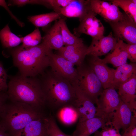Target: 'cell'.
I'll return each instance as SVG.
<instances>
[{
  "instance_id": "1",
  "label": "cell",
  "mask_w": 136,
  "mask_h": 136,
  "mask_svg": "<svg viewBox=\"0 0 136 136\" xmlns=\"http://www.w3.org/2000/svg\"><path fill=\"white\" fill-rule=\"evenodd\" d=\"M14 65L18 69L20 75L35 77L42 74L49 66L52 50L43 41L37 46L25 49L21 46L10 50Z\"/></svg>"
},
{
  "instance_id": "2",
  "label": "cell",
  "mask_w": 136,
  "mask_h": 136,
  "mask_svg": "<svg viewBox=\"0 0 136 136\" xmlns=\"http://www.w3.org/2000/svg\"><path fill=\"white\" fill-rule=\"evenodd\" d=\"M42 75L40 80L47 106L53 111H57L64 107L73 106L76 95L73 84L51 70Z\"/></svg>"
},
{
  "instance_id": "3",
  "label": "cell",
  "mask_w": 136,
  "mask_h": 136,
  "mask_svg": "<svg viewBox=\"0 0 136 136\" xmlns=\"http://www.w3.org/2000/svg\"><path fill=\"white\" fill-rule=\"evenodd\" d=\"M7 94L11 101L28 104L40 111L46 106L40 80L20 75L10 78Z\"/></svg>"
},
{
  "instance_id": "4",
  "label": "cell",
  "mask_w": 136,
  "mask_h": 136,
  "mask_svg": "<svg viewBox=\"0 0 136 136\" xmlns=\"http://www.w3.org/2000/svg\"><path fill=\"white\" fill-rule=\"evenodd\" d=\"M45 116L43 111L28 104L11 101L2 109L0 125L10 136H15L30 122Z\"/></svg>"
},
{
  "instance_id": "5",
  "label": "cell",
  "mask_w": 136,
  "mask_h": 136,
  "mask_svg": "<svg viewBox=\"0 0 136 136\" xmlns=\"http://www.w3.org/2000/svg\"><path fill=\"white\" fill-rule=\"evenodd\" d=\"M77 69L74 86L96 104L104 90L101 82L89 65L83 63Z\"/></svg>"
},
{
  "instance_id": "6",
  "label": "cell",
  "mask_w": 136,
  "mask_h": 136,
  "mask_svg": "<svg viewBox=\"0 0 136 136\" xmlns=\"http://www.w3.org/2000/svg\"><path fill=\"white\" fill-rule=\"evenodd\" d=\"M120 101L114 88L111 87L104 89L96 104V116L105 117L111 121L113 113Z\"/></svg>"
},
{
  "instance_id": "7",
  "label": "cell",
  "mask_w": 136,
  "mask_h": 136,
  "mask_svg": "<svg viewBox=\"0 0 136 136\" xmlns=\"http://www.w3.org/2000/svg\"><path fill=\"white\" fill-rule=\"evenodd\" d=\"M113 32L114 36L118 40L127 43L136 44V23L124 12L120 19L108 23Z\"/></svg>"
},
{
  "instance_id": "8",
  "label": "cell",
  "mask_w": 136,
  "mask_h": 136,
  "mask_svg": "<svg viewBox=\"0 0 136 136\" xmlns=\"http://www.w3.org/2000/svg\"><path fill=\"white\" fill-rule=\"evenodd\" d=\"M136 102L125 103L121 100L114 112L111 120V124L118 132L121 129L124 130L129 126L133 119L136 117Z\"/></svg>"
},
{
  "instance_id": "9",
  "label": "cell",
  "mask_w": 136,
  "mask_h": 136,
  "mask_svg": "<svg viewBox=\"0 0 136 136\" xmlns=\"http://www.w3.org/2000/svg\"><path fill=\"white\" fill-rule=\"evenodd\" d=\"M97 15L90 10L79 20L80 24L74 30L76 36L79 37L82 33L89 35L93 38L104 36V27L100 21L96 17Z\"/></svg>"
},
{
  "instance_id": "10",
  "label": "cell",
  "mask_w": 136,
  "mask_h": 136,
  "mask_svg": "<svg viewBox=\"0 0 136 136\" xmlns=\"http://www.w3.org/2000/svg\"><path fill=\"white\" fill-rule=\"evenodd\" d=\"M74 65L64 58L57 54L51 53L49 66L51 70L59 76L69 81L73 84L77 73Z\"/></svg>"
},
{
  "instance_id": "11",
  "label": "cell",
  "mask_w": 136,
  "mask_h": 136,
  "mask_svg": "<svg viewBox=\"0 0 136 136\" xmlns=\"http://www.w3.org/2000/svg\"><path fill=\"white\" fill-rule=\"evenodd\" d=\"M90 7L108 23L117 21L123 15L118 7L109 1L90 0Z\"/></svg>"
},
{
  "instance_id": "12",
  "label": "cell",
  "mask_w": 136,
  "mask_h": 136,
  "mask_svg": "<svg viewBox=\"0 0 136 136\" xmlns=\"http://www.w3.org/2000/svg\"><path fill=\"white\" fill-rule=\"evenodd\" d=\"M118 41L112 32L106 36L92 38L91 44L86 50V55L99 57L107 54L113 50Z\"/></svg>"
},
{
  "instance_id": "13",
  "label": "cell",
  "mask_w": 136,
  "mask_h": 136,
  "mask_svg": "<svg viewBox=\"0 0 136 136\" xmlns=\"http://www.w3.org/2000/svg\"><path fill=\"white\" fill-rule=\"evenodd\" d=\"M75 87L76 98L73 106L78 114V122L95 117L96 109L95 104L77 88Z\"/></svg>"
},
{
  "instance_id": "14",
  "label": "cell",
  "mask_w": 136,
  "mask_h": 136,
  "mask_svg": "<svg viewBox=\"0 0 136 136\" xmlns=\"http://www.w3.org/2000/svg\"><path fill=\"white\" fill-rule=\"evenodd\" d=\"M88 61V65L99 80L104 89L111 87L115 69L108 67L98 57L91 56Z\"/></svg>"
},
{
  "instance_id": "15",
  "label": "cell",
  "mask_w": 136,
  "mask_h": 136,
  "mask_svg": "<svg viewBox=\"0 0 136 136\" xmlns=\"http://www.w3.org/2000/svg\"><path fill=\"white\" fill-rule=\"evenodd\" d=\"M111 124V121L106 118L95 116L82 122H78L73 136H89L99 129Z\"/></svg>"
},
{
  "instance_id": "16",
  "label": "cell",
  "mask_w": 136,
  "mask_h": 136,
  "mask_svg": "<svg viewBox=\"0 0 136 136\" xmlns=\"http://www.w3.org/2000/svg\"><path fill=\"white\" fill-rule=\"evenodd\" d=\"M87 48L83 41L74 45L64 46L58 50L57 54L78 66L83 63Z\"/></svg>"
},
{
  "instance_id": "17",
  "label": "cell",
  "mask_w": 136,
  "mask_h": 136,
  "mask_svg": "<svg viewBox=\"0 0 136 136\" xmlns=\"http://www.w3.org/2000/svg\"><path fill=\"white\" fill-rule=\"evenodd\" d=\"M90 10V0H73L66 7L60 8L58 13L66 17L79 18V20Z\"/></svg>"
},
{
  "instance_id": "18",
  "label": "cell",
  "mask_w": 136,
  "mask_h": 136,
  "mask_svg": "<svg viewBox=\"0 0 136 136\" xmlns=\"http://www.w3.org/2000/svg\"><path fill=\"white\" fill-rule=\"evenodd\" d=\"M15 136H48V116L32 121Z\"/></svg>"
},
{
  "instance_id": "19",
  "label": "cell",
  "mask_w": 136,
  "mask_h": 136,
  "mask_svg": "<svg viewBox=\"0 0 136 136\" xmlns=\"http://www.w3.org/2000/svg\"><path fill=\"white\" fill-rule=\"evenodd\" d=\"M124 42L119 40L113 50L102 61L106 64H110L117 68L127 63L128 54L124 46Z\"/></svg>"
},
{
  "instance_id": "20",
  "label": "cell",
  "mask_w": 136,
  "mask_h": 136,
  "mask_svg": "<svg viewBox=\"0 0 136 136\" xmlns=\"http://www.w3.org/2000/svg\"><path fill=\"white\" fill-rule=\"evenodd\" d=\"M43 41L51 50L58 51L64 46L60 27L58 21L47 31Z\"/></svg>"
},
{
  "instance_id": "21",
  "label": "cell",
  "mask_w": 136,
  "mask_h": 136,
  "mask_svg": "<svg viewBox=\"0 0 136 136\" xmlns=\"http://www.w3.org/2000/svg\"><path fill=\"white\" fill-rule=\"evenodd\" d=\"M136 73L135 63H126L115 69L111 87L117 89L121 85Z\"/></svg>"
},
{
  "instance_id": "22",
  "label": "cell",
  "mask_w": 136,
  "mask_h": 136,
  "mask_svg": "<svg viewBox=\"0 0 136 136\" xmlns=\"http://www.w3.org/2000/svg\"><path fill=\"white\" fill-rule=\"evenodd\" d=\"M117 89L118 93L122 101L127 103L136 102V73L126 81L120 85Z\"/></svg>"
},
{
  "instance_id": "23",
  "label": "cell",
  "mask_w": 136,
  "mask_h": 136,
  "mask_svg": "<svg viewBox=\"0 0 136 136\" xmlns=\"http://www.w3.org/2000/svg\"><path fill=\"white\" fill-rule=\"evenodd\" d=\"M59 13L51 12L42 14L30 16L28 17V21L37 27H44L52 22L61 18Z\"/></svg>"
},
{
  "instance_id": "24",
  "label": "cell",
  "mask_w": 136,
  "mask_h": 136,
  "mask_svg": "<svg viewBox=\"0 0 136 136\" xmlns=\"http://www.w3.org/2000/svg\"><path fill=\"white\" fill-rule=\"evenodd\" d=\"M20 37L12 33L8 24L0 31V40L4 47L8 48L18 46L22 42Z\"/></svg>"
},
{
  "instance_id": "25",
  "label": "cell",
  "mask_w": 136,
  "mask_h": 136,
  "mask_svg": "<svg viewBox=\"0 0 136 136\" xmlns=\"http://www.w3.org/2000/svg\"><path fill=\"white\" fill-rule=\"evenodd\" d=\"M57 116L59 120L66 125H71L78 120V113L72 106L64 107L57 111Z\"/></svg>"
},
{
  "instance_id": "26",
  "label": "cell",
  "mask_w": 136,
  "mask_h": 136,
  "mask_svg": "<svg viewBox=\"0 0 136 136\" xmlns=\"http://www.w3.org/2000/svg\"><path fill=\"white\" fill-rule=\"evenodd\" d=\"M58 21L60 28L64 46L74 45L83 41L82 39L71 32L64 19L61 18Z\"/></svg>"
},
{
  "instance_id": "27",
  "label": "cell",
  "mask_w": 136,
  "mask_h": 136,
  "mask_svg": "<svg viewBox=\"0 0 136 136\" xmlns=\"http://www.w3.org/2000/svg\"><path fill=\"white\" fill-rule=\"evenodd\" d=\"M109 1L120 7L124 13L136 23V0H111Z\"/></svg>"
},
{
  "instance_id": "28",
  "label": "cell",
  "mask_w": 136,
  "mask_h": 136,
  "mask_svg": "<svg viewBox=\"0 0 136 136\" xmlns=\"http://www.w3.org/2000/svg\"><path fill=\"white\" fill-rule=\"evenodd\" d=\"M42 39L40 31L37 27L30 33L22 37V44L21 46L26 49L37 46L39 45Z\"/></svg>"
},
{
  "instance_id": "29",
  "label": "cell",
  "mask_w": 136,
  "mask_h": 136,
  "mask_svg": "<svg viewBox=\"0 0 136 136\" xmlns=\"http://www.w3.org/2000/svg\"><path fill=\"white\" fill-rule=\"evenodd\" d=\"M48 118V136H71L65 133L60 129L51 114Z\"/></svg>"
},
{
  "instance_id": "30",
  "label": "cell",
  "mask_w": 136,
  "mask_h": 136,
  "mask_svg": "<svg viewBox=\"0 0 136 136\" xmlns=\"http://www.w3.org/2000/svg\"><path fill=\"white\" fill-rule=\"evenodd\" d=\"M73 0H45L49 7H52L58 13L59 9L66 7L70 4Z\"/></svg>"
},
{
  "instance_id": "31",
  "label": "cell",
  "mask_w": 136,
  "mask_h": 136,
  "mask_svg": "<svg viewBox=\"0 0 136 136\" xmlns=\"http://www.w3.org/2000/svg\"><path fill=\"white\" fill-rule=\"evenodd\" d=\"M27 4H39L45 6L44 0H13L9 1V5L21 7Z\"/></svg>"
},
{
  "instance_id": "32",
  "label": "cell",
  "mask_w": 136,
  "mask_h": 136,
  "mask_svg": "<svg viewBox=\"0 0 136 136\" xmlns=\"http://www.w3.org/2000/svg\"><path fill=\"white\" fill-rule=\"evenodd\" d=\"M8 75L2 65L0 62V92H4L8 90L7 83Z\"/></svg>"
},
{
  "instance_id": "33",
  "label": "cell",
  "mask_w": 136,
  "mask_h": 136,
  "mask_svg": "<svg viewBox=\"0 0 136 136\" xmlns=\"http://www.w3.org/2000/svg\"><path fill=\"white\" fill-rule=\"evenodd\" d=\"M124 46L128 54V59L132 63L136 62V44L124 43Z\"/></svg>"
},
{
  "instance_id": "34",
  "label": "cell",
  "mask_w": 136,
  "mask_h": 136,
  "mask_svg": "<svg viewBox=\"0 0 136 136\" xmlns=\"http://www.w3.org/2000/svg\"><path fill=\"white\" fill-rule=\"evenodd\" d=\"M105 127L102 128L103 129L101 132H95L94 136H117L119 132H118L114 128H106Z\"/></svg>"
},
{
  "instance_id": "35",
  "label": "cell",
  "mask_w": 136,
  "mask_h": 136,
  "mask_svg": "<svg viewBox=\"0 0 136 136\" xmlns=\"http://www.w3.org/2000/svg\"><path fill=\"white\" fill-rule=\"evenodd\" d=\"M122 136H136V117L133 119L130 125L124 130Z\"/></svg>"
},
{
  "instance_id": "36",
  "label": "cell",
  "mask_w": 136,
  "mask_h": 136,
  "mask_svg": "<svg viewBox=\"0 0 136 136\" xmlns=\"http://www.w3.org/2000/svg\"><path fill=\"white\" fill-rule=\"evenodd\" d=\"M0 6L4 8L9 13L11 17L13 19L17 22V24L20 27H23L24 24L22 22L20 21L11 12L8 8L7 3L5 0H0Z\"/></svg>"
},
{
  "instance_id": "37",
  "label": "cell",
  "mask_w": 136,
  "mask_h": 136,
  "mask_svg": "<svg viewBox=\"0 0 136 136\" xmlns=\"http://www.w3.org/2000/svg\"><path fill=\"white\" fill-rule=\"evenodd\" d=\"M8 98V96L7 93L6 94L3 92H0V114Z\"/></svg>"
},
{
  "instance_id": "38",
  "label": "cell",
  "mask_w": 136,
  "mask_h": 136,
  "mask_svg": "<svg viewBox=\"0 0 136 136\" xmlns=\"http://www.w3.org/2000/svg\"><path fill=\"white\" fill-rule=\"evenodd\" d=\"M0 136H10L4 128L0 125Z\"/></svg>"
},
{
  "instance_id": "39",
  "label": "cell",
  "mask_w": 136,
  "mask_h": 136,
  "mask_svg": "<svg viewBox=\"0 0 136 136\" xmlns=\"http://www.w3.org/2000/svg\"><path fill=\"white\" fill-rule=\"evenodd\" d=\"M117 136H121L120 134L119 133H118Z\"/></svg>"
},
{
  "instance_id": "40",
  "label": "cell",
  "mask_w": 136,
  "mask_h": 136,
  "mask_svg": "<svg viewBox=\"0 0 136 136\" xmlns=\"http://www.w3.org/2000/svg\"><path fill=\"white\" fill-rule=\"evenodd\" d=\"M85 136L81 135H80V136Z\"/></svg>"
}]
</instances>
